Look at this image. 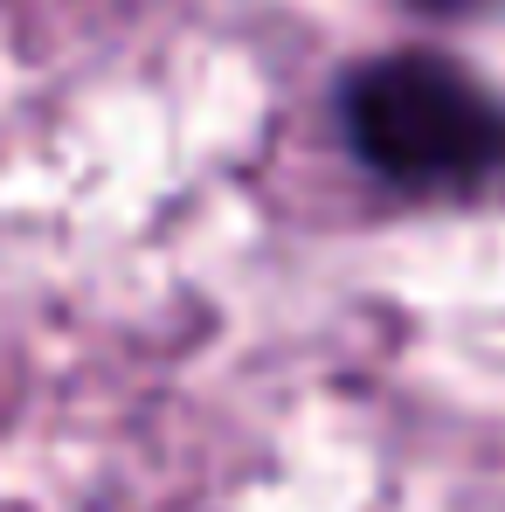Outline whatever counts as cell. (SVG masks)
<instances>
[{"label": "cell", "instance_id": "obj_1", "mask_svg": "<svg viewBox=\"0 0 505 512\" xmlns=\"http://www.w3.org/2000/svg\"><path fill=\"white\" fill-rule=\"evenodd\" d=\"M346 146L388 187L436 194L505 167V104L443 56H374L339 90Z\"/></svg>", "mask_w": 505, "mask_h": 512}]
</instances>
